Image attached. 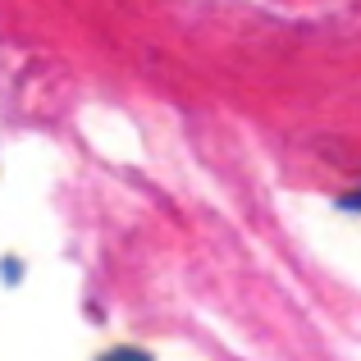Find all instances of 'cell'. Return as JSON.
<instances>
[{
  "label": "cell",
  "mask_w": 361,
  "mask_h": 361,
  "mask_svg": "<svg viewBox=\"0 0 361 361\" xmlns=\"http://www.w3.org/2000/svg\"><path fill=\"white\" fill-rule=\"evenodd\" d=\"M106 361H151L147 353H133V348H123V353H110Z\"/></svg>",
  "instance_id": "1"
}]
</instances>
